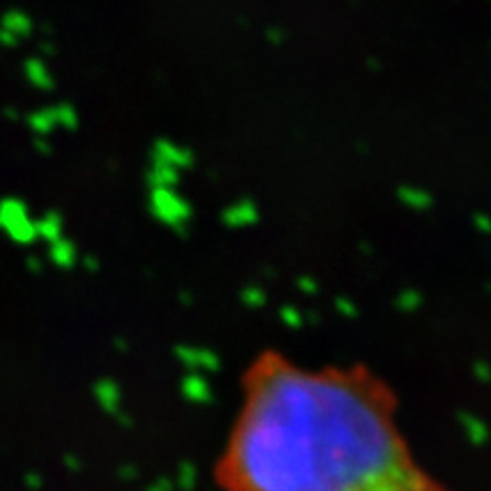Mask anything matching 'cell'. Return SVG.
Listing matches in <instances>:
<instances>
[{"label": "cell", "mask_w": 491, "mask_h": 491, "mask_svg": "<svg viewBox=\"0 0 491 491\" xmlns=\"http://www.w3.org/2000/svg\"><path fill=\"white\" fill-rule=\"evenodd\" d=\"M48 259L53 262L57 269H71V266L78 264V246L76 241H71L69 237H62V239H57L53 243H48Z\"/></svg>", "instance_id": "obj_7"}, {"label": "cell", "mask_w": 491, "mask_h": 491, "mask_svg": "<svg viewBox=\"0 0 491 491\" xmlns=\"http://www.w3.org/2000/svg\"><path fill=\"white\" fill-rule=\"evenodd\" d=\"M85 266L87 269H98V262H96V257H85Z\"/></svg>", "instance_id": "obj_16"}, {"label": "cell", "mask_w": 491, "mask_h": 491, "mask_svg": "<svg viewBox=\"0 0 491 491\" xmlns=\"http://www.w3.org/2000/svg\"><path fill=\"white\" fill-rule=\"evenodd\" d=\"M23 76L36 91L46 94V91H53L55 89V78H53V73H50L48 64L36 55L28 57L23 62Z\"/></svg>", "instance_id": "obj_5"}, {"label": "cell", "mask_w": 491, "mask_h": 491, "mask_svg": "<svg viewBox=\"0 0 491 491\" xmlns=\"http://www.w3.org/2000/svg\"><path fill=\"white\" fill-rule=\"evenodd\" d=\"M34 151H36V153H43V155H48V153H50L48 139H43V137H34Z\"/></svg>", "instance_id": "obj_14"}, {"label": "cell", "mask_w": 491, "mask_h": 491, "mask_svg": "<svg viewBox=\"0 0 491 491\" xmlns=\"http://www.w3.org/2000/svg\"><path fill=\"white\" fill-rule=\"evenodd\" d=\"M151 212L155 219L166 223L171 228H184L191 217V207L187 200L180 198L173 187H153L151 189Z\"/></svg>", "instance_id": "obj_3"}, {"label": "cell", "mask_w": 491, "mask_h": 491, "mask_svg": "<svg viewBox=\"0 0 491 491\" xmlns=\"http://www.w3.org/2000/svg\"><path fill=\"white\" fill-rule=\"evenodd\" d=\"M255 217H257V212L252 210V205L239 203V205L230 207V210L226 212V223H230V226H243V223L255 221Z\"/></svg>", "instance_id": "obj_12"}, {"label": "cell", "mask_w": 491, "mask_h": 491, "mask_svg": "<svg viewBox=\"0 0 491 491\" xmlns=\"http://www.w3.org/2000/svg\"><path fill=\"white\" fill-rule=\"evenodd\" d=\"M153 162L166 164V166H171V168L182 171L191 164V153L187 151V148L171 144V141H166V139H160L153 148Z\"/></svg>", "instance_id": "obj_4"}, {"label": "cell", "mask_w": 491, "mask_h": 491, "mask_svg": "<svg viewBox=\"0 0 491 491\" xmlns=\"http://www.w3.org/2000/svg\"><path fill=\"white\" fill-rule=\"evenodd\" d=\"M478 226H480V228H485V230H491V223L485 221V217H480V219H478Z\"/></svg>", "instance_id": "obj_17"}, {"label": "cell", "mask_w": 491, "mask_h": 491, "mask_svg": "<svg viewBox=\"0 0 491 491\" xmlns=\"http://www.w3.org/2000/svg\"><path fill=\"white\" fill-rule=\"evenodd\" d=\"M25 123H28V128H30V132H32L34 137H43V139H48L59 128L53 105L41 107V109H32L25 116Z\"/></svg>", "instance_id": "obj_6"}, {"label": "cell", "mask_w": 491, "mask_h": 491, "mask_svg": "<svg viewBox=\"0 0 491 491\" xmlns=\"http://www.w3.org/2000/svg\"><path fill=\"white\" fill-rule=\"evenodd\" d=\"M400 198H403L409 207H428L430 205L428 193L416 191V189H403V191H400Z\"/></svg>", "instance_id": "obj_13"}, {"label": "cell", "mask_w": 491, "mask_h": 491, "mask_svg": "<svg viewBox=\"0 0 491 491\" xmlns=\"http://www.w3.org/2000/svg\"><path fill=\"white\" fill-rule=\"evenodd\" d=\"M36 230H39V239L46 243H53L64 237V219L59 212H46L41 219H36Z\"/></svg>", "instance_id": "obj_9"}, {"label": "cell", "mask_w": 491, "mask_h": 491, "mask_svg": "<svg viewBox=\"0 0 491 491\" xmlns=\"http://www.w3.org/2000/svg\"><path fill=\"white\" fill-rule=\"evenodd\" d=\"M28 266H30V271H32V273L41 271V262H39L36 257H30V259H28Z\"/></svg>", "instance_id": "obj_15"}, {"label": "cell", "mask_w": 491, "mask_h": 491, "mask_svg": "<svg viewBox=\"0 0 491 491\" xmlns=\"http://www.w3.org/2000/svg\"><path fill=\"white\" fill-rule=\"evenodd\" d=\"M400 400L367 367L264 353L241 378L212 478L219 491H452L421 464Z\"/></svg>", "instance_id": "obj_1"}, {"label": "cell", "mask_w": 491, "mask_h": 491, "mask_svg": "<svg viewBox=\"0 0 491 491\" xmlns=\"http://www.w3.org/2000/svg\"><path fill=\"white\" fill-rule=\"evenodd\" d=\"M177 177H180V171L166 166V164L153 162V168L148 173V180H151V187H175Z\"/></svg>", "instance_id": "obj_10"}, {"label": "cell", "mask_w": 491, "mask_h": 491, "mask_svg": "<svg viewBox=\"0 0 491 491\" xmlns=\"http://www.w3.org/2000/svg\"><path fill=\"white\" fill-rule=\"evenodd\" d=\"M0 28L7 30L12 36H17L19 41H23L32 34L34 23L32 19H30V14H25L23 10H7L3 17H0Z\"/></svg>", "instance_id": "obj_8"}, {"label": "cell", "mask_w": 491, "mask_h": 491, "mask_svg": "<svg viewBox=\"0 0 491 491\" xmlns=\"http://www.w3.org/2000/svg\"><path fill=\"white\" fill-rule=\"evenodd\" d=\"M55 107V116H57V125L62 130H69L73 132L80 125V116H78V109L71 105V102H57Z\"/></svg>", "instance_id": "obj_11"}, {"label": "cell", "mask_w": 491, "mask_h": 491, "mask_svg": "<svg viewBox=\"0 0 491 491\" xmlns=\"http://www.w3.org/2000/svg\"><path fill=\"white\" fill-rule=\"evenodd\" d=\"M0 230L19 246H32L39 239L36 219L30 214L25 200L14 196L0 198Z\"/></svg>", "instance_id": "obj_2"}]
</instances>
